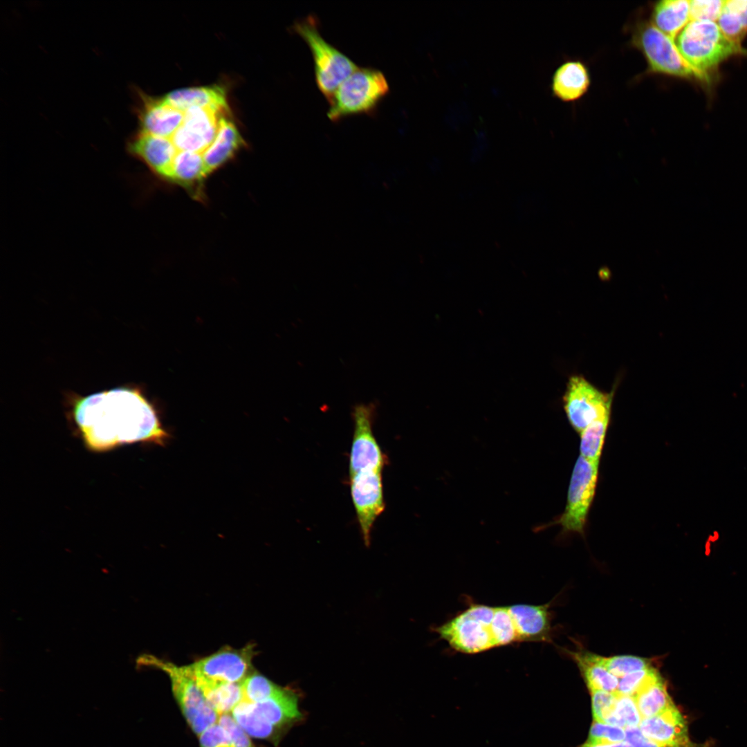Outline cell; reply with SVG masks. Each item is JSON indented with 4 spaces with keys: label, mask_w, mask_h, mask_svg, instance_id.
<instances>
[{
    "label": "cell",
    "mask_w": 747,
    "mask_h": 747,
    "mask_svg": "<svg viewBox=\"0 0 747 747\" xmlns=\"http://www.w3.org/2000/svg\"><path fill=\"white\" fill-rule=\"evenodd\" d=\"M603 665L613 675L620 679L628 674L654 666L651 659L634 655L601 656Z\"/></svg>",
    "instance_id": "30"
},
{
    "label": "cell",
    "mask_w": 747,
    "mask_h": 747,
    "mask_svg": "<svg viewBox=\"0 0 747 747\" xmlns=\"http://www.w3.org/2000/svg\"><path fill=\"white\" fill-rule=\"evenodd\" d=\"M70 414L83 443L93 452L138 442L164 445L169 438L154 405L138 388L75 396Z\"/></svg>",
    "instance_id": "1"
},
{
    "label": "cell",
    "mask_w": 747,
    "mask_h": 747,
    "mask_svg": "<svg viewBox=\"0 0 747 747\" xmlns=\"http://www.w3.org/2000/svg\"><path fill=\"white\" fill-rule=\"evenodd\" d=\"M676 47L700 80L708 82L719 65L747 49L728 38L715 21L691 20L676 37Z\"/></svg>",
    "instance_id": "2"
},
{
    "label": "cell",
    "mask_w": 747,
    "mask_h": 747,
    "mask_svg": "<svg viewBox=\"0 0 747 747\" xmlns=\"http://www.w3.org/2000/svg\"><path fill=\"white\" fill-rule=\"evenodd\" d=\"M250 703L261 718L282 732L302 718L299 710L298 695L288 688H282L277 693L266 700Z\"/></svg>",
    "instance_id": "16"
},
{
    "label": "cell",
    "mask_w": 747,
    "mask_h": 747,
    "mask_svg": "<svg viewBox=\"0 0 747 747\" xmlns=\"http://www.w3.org/2000/svg\"><path fill=\"white\" fill-rule=\"evenodd\" d=\"M658 674L659 673L654 666L628 674L618 679V685L616 693L634 696Z\"/></svg>",
    "instance_id": "33"
},
{
    "label": "cell",
    "mask_w": 747,
    "mask_h": 747,
    "mask_svg": "<svg viewBox=\"0 0 747 747\" xmlns=\"http://www.w3.org/2000/svg\"><path fill=\"white\" fill-rule=\"evenodd\" d=\"M230 712L235 721L252 737L277 744L282 736L283 732L261 718L248 701L242 700Z\"/></svg>",
    "instance_id": "25"
},
{
    "label": "cell",
    "mask_w": 747,
    "mask_h": 747,
    "mask_svg": "<svg viewBox=\"0 0 747 747\" xmlns=\"http://www.w3.org/2000/svg\"><path fill=\"white\" fill-rule=\"evenodd\" d=\"M625 730V741L631 747H664L645 737L638 726L627 727Z\"/></svg>",
    "instance_id": "38"
},
{
    "label": "cell",
    "mask_w": 747,
    "mask_h": 747,
    "mask_svg": "<svg viewBox=\"0 0 747 747\" xmlns=\"http://www.w3.org/2000/svg\"><path fill=\"white\" fill-rule=\"evenodd\" d=\"M717 21L728 38L741 44L747 35V0L725 1Z\"/></svg>",
    "instance_id": "26"
},
{
    "label": "cell",
    "mask_w": 747,
    "mask_h": 747,
    "mask_svg": "<svg viewBox=\"0 0 747 747\" xmlns=\"http://www.w3.org/2000/svg\"><path fill=\"white\" fill-rule=\"evenodd\" d=\"M163 99L169 104L183 112L192 107L229 112L226 93L222 87L217 85L175 90L163 97Z\"/></svg>",
    "instance_id": "19"
},
{
    "label": "cell",
    "mask_w": 747,
    "mask_h": 747,
    "mask_svg": "<svg viewBox=\"0 0 747 747\" xmlns=\"http://www.w3.org/2000/svg\"><path fill=\"white\" fill-rule=\"evenodd\" d=\"M139 663L155 667L168 675L174 697L194 733L199 735L218 721L219 714L205 698L190 665L178 666L150 655H143Z\"/></svg>",
    "instance_id": "5"
},
{
    "label": "cell",
    "mask_w": 747,
    "mask_h": 747,
    "mask_svg": "<svg viewBox=\"0 0 747 747\" xmlns=\"http://www.w3.org/2000/svg\"><path fill=\"white\" fill-rule=\"evenodd\" d=\"M140 94L141 105L138 111L140 131L172 138L183 122L184 112L169 104L163 98L156 99Z\"/></svg>",
    "instance_id": "15"
},
{
    "label": "cell",
    "mask_w": 747,
    "mask_h": 747,
    "mask_svg": "<svg viewBox=\"0 0 747 747\" xmlns=\"http://www.w3.org/2000/svg\"><path fill=\"white\" fill-rule=\"evenodd\" d=\"M725 1L692 0L690 1L691 20H718Z\"/></svg>",
    "instance_id": "35"
},
{
    "label": "cell",
    "mask_w": 747,
    "mask_h": 747,
    "mask_svg": "<svg viewBox=\"0 0 747 747\" xmlns=\"http://www.w3.org/2000/svg\"><path fill=\"white\" fill-rule=\"evenodd\" d=\"M634 42L646 57L652 71L699 80L681 56L674 39L652 23H643L638 27Z\"/></svg>",
    "instance_id": "8"
},
{
    "label": "cell",
    "mask_w": 747,
    "mask_h": 747,
    "mask_svg": "<svg viewBox=\"0 0 747 747\" xmlns=\"http://www.w3.org/2000/svg\"><path fill=\"white\" fill-rule=\"evenodd\" d=\"M633 697L642 719L658 715L675 706L660 674L648 682Z\"/></svg>",
    "instance_id": "24"
},
{
    "label": "cell",
    "mask_w": 747,
    "mask_h": 747,
    "mask_svg": "<svg viewBox=\"0 0 747 747\" xmlns=\"http://www.w3.org/2000/svg\"><path fill=\"white\" fill-rule=\"evenodd\" d=\"M580 747H631V746L627 742L623 741V742L616 743V744H597V745L587 744L585 743L584 744H583Z\"/></svg>",
    "instance_id": "39"
},
{
    "label": "cell",
    "mask_w": 747,
    "mask_h": 747,
    "mask_svg": "<svg viewBox=\"0 0 747 747\" xmlns=\"http://www.w3.org/2000/svg\"><path fill=\"white\" fill-rule=\"evenodd\" d=\"M127 149L156 176L169 182L172 163L178 152L171 138L139 131L129 140Z\"/></svg>",
    "instance_id": "13"
},
{
    "label": "cell",
    "mask_w": 747,
    "mask_h": 747,
    "mask_svg": "<svg viewBox=\"0 0 747 747\" xmlns=\"http://www.w3.org/2000/svg\"><path fill=\"white\" fill-rule=\"evenodd\" d=\"M228 113L201 107L185 111L183 122L171 138L177 150L203 154L216 136L221 116Z\"/></svg>",
    "instance_id": "12"
},
{
    "label": "cell",
    "mask_w": 747,
    "mask_h": 747,
    "mask_svg": "<svg viewBox=\"0 0 747 747\" xmlns=\"http://www.w3.org/2000/svg\"><path fill=\"white\" fill-rule=\"evenodd\" d=\"M599 463L579 456L574 465L564 512L548 524L559 525L562 533L584 535L598 481Z\"/></svg>",
    "instance_id": "6"
},
{
    "label": "cell",
    "mask_w": 747,
    "mask_h": 747,
    "mask_svg": "<svg viewBox=\"0 0 747 747\" xmlns=\"http://www.w3.org/2000/svg\"><path fill=\"white\" fill-rule=\"evenodd\" d=\"M374 404H358L352 412L353 435L349 454V476L367 470H382L386 457L373 432Z\"/></svg>",
    "instance_id": "10"
},
{
    "label": "cell",
    "mask_w": 747,
    "mask_h": 747,
    "mask_svg": "<svg viewBox=\"0 0 747 747\" xmlns=\"http://www.w3.org/2000/svg\"><path fill=\"white\" fill-rule=\"evenodd\" d=\"M625 741L623 728L594 721L590 728L587 744H611Z\"/></svg>",
    "instance_id": "31"
},
{
    "label": "cell",
    "mask_w": 747,
    "mask_h": 747,
    "mask_svg": "<svg viewBox=\"0 0 747 747\" xmlns=\"http://www.w3.org/2000/svg\"><path fill=\"white\" fill-rule=\"evenodd\" d=\"M293 28L311 52L316 84L329 102L339 86L359 66L323 38L315 17L299 20Z\"/></svg>",
    "instance_id": "3"
},
{
    "label": "cell",
    "mask_w": 747,
    "mask_h": 747,
    "mask_svg": "<svg viewBox=\"0 0 747 747\" xmlns=\"http://www.w3.org/2000/svg\"><path fill=\"white\" fill-rule=\"evenodd\" d=\"M229 733L234 747H255L248 735L228 713L220 714L217 721Z\"/></svg>",
    "instance_id": "37"
},
{
    "label": "cell",
    "mask_w": 747,
    "mask_h": 747,
    "mask_svg": "<svg viewBox=\"0 0 747 747\" xmlns=\"http://www.w3.org/2000/svg\"><path fill=\"white\" fill-rule=\"evenodd\" d=\"M282 688L263 675L253 673L241 682L243 700L251 703L260 702L275 695Z\"/></svg>",
    "instance_id": "29"
},
{
    "label": "cell",
    "mask_w": 747,
    "mask_h": 747,
    "mask_svg": "<svg viewBox=\"0 0 747 747\" xmlns=\"http://www.w3.org/2000/svg\"><path fill=\"white\" fill-rule=\"evenodd\" d=\"M638 727L645 737L664 747H703L690 739L685 719L676 706L642 719Z\"/></svg>",
    "instance_id": "14"
},
{
    "label": "cell",
    "mask_w": 747,
    "mask_h": 747,
    "mask_svg": "<svg viewBox=\"0 0 747 747\" xmlns=\"http://www.w3.org/2000/svg\"><path fill=\"white\" fill-rule=\"evenodd\" d=\"M208 176L202 154L178 151L172 163L169 182L187 189L194 197L200 198Z\"/></svg>",
    "instance_id": "20"
},
{
    "label": "cell",
    "mask_w": 747,
    "mask_h": 747,
    "mask_svg": "<svg viewBox=\"0 0 747 747\" xmlns=\"http://www.w3.org/2000/svg\"><path fill=\"white\" fill-rule=\"evenodd\" d=\"M589 84L590 77L586 66L580 62L570 61L555 71L552 89L559 99L571 102L580 98L587 91Z\"/></svg>",
    "instance_id": "21"
},
{
    "label": "cell",
    "mask_w": 747,
    "mask_h": 747,
    "mask_svg": "<svg viewBox=\"0 0 747 747\" xmlns=\"http://www.w3.org/2000/svg\"><path fill=\"white\" fill-rule=\"evenodd\" d=\"M550 604L510 605L522 642H549L552 637Z\"/></svg>",
    "instance_id": "18"
},
{
    "label": "cell",
    "mask_w": 747,
    "mask_h": 747,
    "mask_svg": "<svg viewBox=\"0 0 747 747\" xmlns=\"http://www.w3.org/2000/svg\"><path fill=\"white\" fill-rule=\"evenodd\" d=\"M228 114L229 113H225L221 116L216 136L209 147L202 154L208 176L232 160L246 145Z\"/></svg>",
    "instance_id": "17"
},
{
    "label": "cell",
    "mask_w": 747,
    "mask_h": 747,
    "mask_svg": "<svg viewBox=\"0 0 747 747\" xmlns=\"http://www.w3.org/2000/svg\"><path fill=\"white\" fill-rule=\"evenodd\" d=\"M652 24L673 39L690 21V1L663 0L653 10Z\"/></svg>",
    "instance_id": "23"
},
{
    "label": "cell",
    "mask_w": 747,
    "mask_h": 747,
    "mask_svg": "<svg viewBox=\"0 0 747 747\" xmlns=\"http://www.w3.org/2000/svg\"><path fill=\"white\" fill-rule=\"evenodd\" d=\"M382 473V470H367L349 476L351 499L367 546L374 523L385 510Z\"/></svg>",
    "instance_id": "11"
},
{
    "label": "cell",
    "mask_w": 747,
    "mask_h": 747,
    "mask_svg": "<svg viewBox=\"0 0 747 747\" xmlns=\"http://www.w3.org/2000/svg\"><path fill=\"white\" fill-rule=\"evenodd\" d=\"M199 736L200 747H234L228 732L218 722L208 727Z\"/></svg>",
    "instance_id": "36"
},
{
    "label": "cell",
    "mask_w": 747,
    "mask_h": 747,
    "mask_svg": "<svg viewBox=\"0 0 747 747\" xmlns=\"http://www.w3.org/2000/svg\"><path fill=\"white\" fill-rule=\"evenodd\" d=\"M201 691L219 715L231 712L243 700L241 683L217 684Z\"/></svg>",
    "instance_id": "28"
},
{
    "label": "cell",
    "mask_w": 747,
    "mask_h": 747,
    "mask_svg": "<svg viewBox=\"0 0 747 747\" xmlns=\"http://www.w3.org/2000/svg\"><path fill=\"white\" fill-rule=\"evenodd\" d=\"M616 695L614 714L620 721L622 728L638 726L642 717L634 697L618 694Z\"/></svg>",
    "instance_id": "32"
},
{
    "label": "cell",
    "mask_w": 747,
    "mask_h": 747,
    "mask_svg": "<svg viewBox=\"0 0 747 747\" xmlns=\"http://www.w3.org/2000/svg\"><path fill=\"white\" fill-rule=\"evenodd\" d=\"M577 664L589 690H601L615 693L618 678L610 673L603 665L601 656L585 649L566 650Z\"/></svg>",
    "instance_id": "22"
},
{
    "label": "cell",
    "mask_w": 747,
    "mask_h": 747,
    "mask_svg": "<svg viewBox=\"0 0 747 747\" xmlns=\"http://www.w3.org/2000/svg\"><path fill=\"white\" fill-rule=\"evenodd\" d=\"M253 647L224 648L190 665L201 690L217 684L240 683L249 675Z\"/></svg>",
    "instance_id": "9"
},
{
    "label": "cell",
    "mask_w": 747,
    "mask_h": 747,
    "mask_svg": "<svg viewBox=\"0 0 747 747\" xmlns=\"http://www.w3.org/2000/svg\"><path fill=\"white\" fill-rule=\"evenodd\" d=\"M593 720L606 723L613 714L617 695L601 690H590Z\"/></svg>",
    "instance_id": "34"
},
{
    "label": "cell",
    "mask_w": 747,
    "mask_h": 747,
    "mask_svg": "<svg viewBox=\"0 0 747 747\" xmlns=\"http://www.w3.org/2000/svg\"><path fill=\"white\" fill-rule=\"evenodd\" d=\"M389 91L388 82L380 71L358 67L335 91L329 102L327 116L337 122L353 115H371Z\"/></svg>",
    "instance_id": "4"
},
{
    "label": "cell",
    "mask_w": 747,
    "mask_h": 747,
    "mask_svg": "<svg viewBox=\"0 0 747 747\" xmlns=\"http://www.w3.org/2000/svg\"><path fill=\"white\" fill-rule=\"evenodd\" d=\"M611 412L602 415L580 434V456L586 459L600 463L607 432L610 422Z\"/></svg>",
    "instance_id": "27"
},
{
    "label": "cell",
    "mask_w": 747,
    "mask_h": 747,
    "mask_svg": "<svg viewBox=\"0 0 747 747\" xmlns=\"http://www.w3.org/2000/svg\"><path fill=\"white\" fill-rule=\"evenodd\" d=\"M614 393L600 390L582 376H571L562 400L573 429L580 434L596 419L611 412Z\"/></svg>",
    "instance_id": "7"
}]
</instances>
